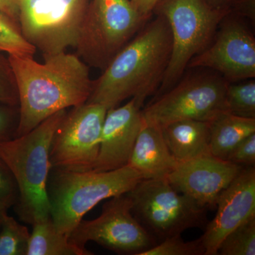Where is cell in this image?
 <instances>
[{"label": "cell", "mask_w": 255, "mask_h": 255, "mask_svg": "<svg viewBox=\"0 0 255 255\" xmlns=\"http://www.w3.org/2000/svg\"><path fill=\"white\" fill-rule=\"evenodd\" d=\"M18 91L19 120L16 137L31 131L48 117L86 103L93 81L88 65L65 52L44 57L8 55Z\"/></svg>", "instance_id": "obj_1"}, {"label": "cell", "mask_w": 255, "mask_h": 255, "mask_svg": "<svg viewBox=\"0 0 255 255\" xmlns=\"http://www.w3.org/2000/svg\"><path fill=\"white\" fill-rule=\"evenodd\" d=\"M127 194L132 214L157 243L206 223V209L176 191L167 179H142Z\"/></svg>", "instance_id": "obj_7"}, {"label": "cell", "mask_w": 255, "mask_h": 255, "mask_svg": "<svg viewBox=\"0 0 255 255\" xmlns=\"http://www.w3.org/2000/svg\"><path fill=\"white\" fill-rule=\"evenodd\" d=\"M227 112L247 119H255V82H229L226 93Z\"/></svg>", "instance_id": "obj_21"}, {"label": "cell", "mask_w": 255, "mask_h": 255, "mask_svg": "<svg viewBox=\"0 0 255 255\" xmlns=\"http://www.w3.org/2000/svg\"><path fill=\"white\" fill-rule=\"evenodd\" d=\"M227 80L217 73L191 75L157 96L142 110L146 124L161 128L177 121L210 122L223 112Z\"/></svg>", "instance_id": "obj_8"}, {"label": "cell", "mask_w": 255, "mask_h": 255, "mask_svg": "<svg viewBox=\"0 0 255 255\" xmlns=\"http://www.w3.org/2000/svg\"><path fill=\"white\" fill-rule=\"evenodd\" d=\"M243 167L210 154L178 163L166 179L178 192L207 210L216 207L220 194Z\"/></svg>", "instance_id": "obj_13"}, {"label": "cell", "mask_w": 255, "mask_h": 255, "mask_svg": "<svg viewBox=\"0 0 255 255\" xmlns=\"http://www.w3.org/2000/svg\"><path fill=\"white\" fill-rule=\"evenodd\" d=\"M67 112L60 111L27 133L0 143V159L9 167L18 187L16 212L31 225L50 218L47 185L52 169L50 147Z\"/></svg>", "instance_id": "obj_3"}, {"label": "cell", "mask_w": 255, "mask_h": 255, "mask_svg": "<svg viewBox=\"0 0 255 255\" xmlns=\"http://www.w3.org/2000/svg\"><path fill=\"white\" fill-rule=\"evenodd\" d=\"M221 255H255V217L231 231L220 245Z\"/></svg>", "instance_id": "obj_23"}, {"label": "cell", "mask_w": 255, "mask_h": 255, "mask_svg": "<svg viewBox=\"0 0 255 255\" xmlns=\"http://www.w3.org/2000/svg\"><path fill=\"white\" fill-rule=\"evenodd\" d=\"M30 233L7 211L0 215V255H26Z\"/></svg>", "instance_id": "obj_20"}, {"label": "cell", "mask_w": 255, "mask_h": 255, "mask_svg": "<svg viewBox=\"0 0 255 255\" xmlns=\"http://www.w3.org/2000/svg\"><path fill=\"white\" fill-rule=\"evenodd\" d=\"M157 6L172 37V53L159 95L174 86L191 60L209 46L231 9H215L206 0H162Z\"/></svg>", "instance_id": "obj_5"}, {"label": "cell", "mask_w": 255, "mask_h": 255, "mask_svg": "<svg viewBox=\"0 0 255 255\" xmlns=\"http://www.w3.org/2000/svg\"><path fill=\"white\" fill-rule=\"evenodd\" d=\"M172 48L169 23L159 14L140 28L93 81L87 103L109 110L132 97L143 106L145 99L160 87Z\"/></svg>", "instance_id": "obj_2"}, {"label": "cell", "mask_w": 255, "mask_h": 255, "mask_svg": "<svg viewBox=\"0 0 255 255\" xmlns=\"http://www.w3.org/2000/svg\"><path fill=\"white\" fill-rule=\"evenodd\" d=\"M8 208L6 207V206L5 205L4 203L2 201H0V215L3 214L4 212H6L7 211Z\"/></svg>", "instance_id": "obj_32"}, {"label": "cell", "mask_w": 255, "mask_h": 255, "mask_svg": "<svg viewBox=\"0 0 255 255\" xmlns=\"http://www.w3.org/2000/svg\"><path fill=\"white\" fill-rule=\"evenodd\" d=\"M18 120V107L0 104V143L16 136Z\"/></svg>", "instance_id": "obj_27"}, {"label": "cell", "mask_w": 255, "mask_h": 255, "mask_svg": "<svg viewBox=\"0 0 255 255\" xmlns=\"http://www.w3.org/2000/svg\"><path fill=\"white\" fill-rule=\"evenodd\" d=\"M217 213L201 236L205 255H216L220 245L231 231L255 217V166L244 167L220 194Z\"/></svg>", "instance_id": "obj_14"}, {"label": "cell", "mask_w": 255, "mask_h": 255, "mask_svg": "<svg viewBox=\"0 0 255 255\" xmlns=\"http://www.w3.org/2000/svg\"><path fill=\"white\" fill-rule=\"evenodd\" d=\"M131 209V199L127 193L114 196L104 204L98 218L82 219L70 233L69 241L82 248L92 241L119 254L139 255L157 243L135 219Z\"/></svg>", "instance_id": "obj_10"}, {"label": "cell", "mask_w": 255, "mask_h": 255, "mask_svg": "<svg viewBox=\"0 0 255 255\" xmlns=\"http://www.w3.org/2000/svg\"><path fill=\"white\" fill-rule=\"evenodd\" d=\"M18 196V187L13 174L0 159V201L9 209L16 204Z\"/></svg>", "instance_id": "obj_28"}, {"label": "cell", "mask_w": 255, "mask_h": 255, "mask_svg": "<svg viewBox=\"0 0 255 255\" xmlns=\"http://www.w3.org/2000/svg\"><path fill=\"white\" fill-rule=\"evenodd\" d=\"M162 0H130L134 9L143 19L150 17L151 13L156 9Z\"/></svg>", "instance_id": "obj_29"}, {"label": "cell", "mask_w": 255, "mask_h": 255, "mask_svg": "<svg viewBox=\"0 0 255 255\" xmlns=\"http://www.w3.org/2000/svg\"><path fill=\"white\" fill-rule=\"evenodd\" d=\"M0 53V104L18 107L16 78L8 56Z\"/></svg>", "instance_id": "obj_25"}, {"label": "cell", "mask_w": 255, "mask_h": 255, "mask_svg": "<svg viewBox=\"0 0 255 255\" xmlns=\"http://www.w3.org/2000/svg\"><path fill=\"white\" fill-rule=\"evenodd\" d=\"M236 0H206V2L215 9H231V5Z\"/></svg>", "instance_id": "obj_31"}, {"label": "cell", "mask_w": 255, "mask_h": 255, "mask_svg": "<svg viewBox=\"0 0 255 255\" xmlns=\"http://www.w3.org/2000/svg\"><path fill=\"white\" fill-rule=\"evenodd\" d=\"M54 169L47 185L50 217L57 231L68 238L99 203L127 194L142 179L129 165L107 172Z\"/></svg>", "instance_id": "obj_4"}, {"label": "cell", "mask_w": 255, "mask_h": 255, "mask_svg": "<svg viewBox=\"0 0 255 255\" xmlns=\"http://www.w3.org/2000/svg\"><path fill=\"white\" fill-rule=\"evenodd\" d=\"M26 255H91V252L73 244L57 231L51 219L33 223Z\"/></svg>", "instance_id": "obj_19"}, {"label": "cell", "mask_w": 255, "mask_h": 255, "mask_svg": "<svg viewBox=\"0 0 255 255\" xmlns=\"http://www.w3.org/2000/svg\"><path fill=\"white\" fill-rule=\"evenodd\" d=\"M139 255H205V248L200 238L185 242L181 235H176L165 238Z\"/></svg>", "instance_id": "obj_24"}, {"label": "cell", "mask_w": 255, "mask_h": 255, "mask_svg": "<svg viewBox=\"0 0 255 255\" xmlns=\"http://www.w3.org/2000/svg\"><path fill=\"white\" fill-rule=\"evenodd\" d=\"M36 51V48L25 39L19 25L0 11V53L33 57Z\"/></svg>", "instance_id": "obj_22"}, {"label": "cell", "mask_w": 255, "mask_h": 255, "mask_svg": "<svg viewBox=\"0 0 255 255\" xmlns=\"http://www.w3.org/2000/svg\"><path fill=\"white\" fill-rule=\"evenodd\" d=\"M210 152L225 159L245 137L255 132V119H247L223 112L209 122Z\"/></svg>", "instance_id": "obj_18"}, {"label": "cell", "mask_w": 255, "mask_h": 255, "mask_svg": "<svg viewBox=\"0 0 255 255\" xmlns=\"http://www.w3.org/2000/svg\"><path fill=\"white\" fill-rule=\"evenodd\" d=\"M178 162L169 152L160 127L144 124L137 135L128 165L142 179H166Z\"/></svg>", "instance_id": "obj_16"}, {"label": "cell", "mask_w": 255, "mask_h": 255, "mask_svg": "<svg viewBox=\"0 0 255 255\" xmlns=\"http://www.w3.org/2000/svg\"><path fill=\"white\" fill-rule=\"evenodd\" d=\"M0 11L19 25V0H0Z\"/></svg>", "instance_id": "obj_30"}, {"label": "cell", "mask_w": 255, "mask_h": 255, "mask_svg": "<svg viewBox=\"0 0 255 255\" xmlns=\"http://www.w3.org/2000/svg\"><path fill=\"white\" fill-rule=\"evenodd\" d=\"M89 0H19V26L43 57L76 48Z\"/></svg>", "instance_id": "obj_9"}, {"label": "cell", "mask_w": 255, "mask_h": 255, "mask_svg": "<svg viewBox=\"0 0 255 255\" xmlns=\"http://www.w3.org/2000/svg\"><path fill=\"white\" fill-rule=\"evenodd\" d=\"M107 111L104 106L86 102L67 112L50 147L52 168L76 172L94 169Z\"/></svg>", "instance_id": "obj_11"}, {"label": "cell", "mask_w": 255, "mask_h": 255, "mask_svg": "<svg viewBox=\"0 0 255 255\" xmlns=\"http://www.w3.org/2000/svg\"><path fill=\"white\" fill-rule=\"evenodd\" d=\"M129 0H92L84 17L77 55L104 70L145 24Z\"/></svg>", "instance_id": "obj_6"}, {"label": "cell", "mask_w": 255, "mask_h": 255, "mask_svg": "<svg viewBox=\"0 0 255 255\" xmlns=\"http://www.w3.org/2000/svg\"><path fill=\"white\" fill-rule=\"evenodd\" d=\"M229 14L220 23L209 46L194 56L187 68L211 69L228 82L254 78V35L240 18Z\"/></svg>", "instance_id": "obj_12"}, {"label": "cell", "mask_w": 255, "mask_h": 255, "mask_svg": "<svg viewBox=\"0 0 255 255\" xmlns=\"http://www.w3.org/2000/svg\"><path fill=\"white\" fill-rule=\"evenodd\" d=\"M162 130L169 152L178 163L211 154L209 122L177 121Z\"/></svg>", "instance_id": "obj_17"}, {"label": "cell", "mask_w": 255, "mask_h": 255, "mask_svg": "<svg viewBox=\"0 0 255 255\" xmlns=\"http://www.w3.org/2000/svg\"><path fill=\"white\" fill-rule=\"evenodd\" d=\"M226 160L243 167L255 166V132L242 140L228 154Z\"/></svg>", "instance_id": "obj_26"}, {"label": "cell", "mask_w": 255, "mask_h": 255, "mask_svg": "<svg viewBox=\"0 0 255 255\" xmlns=\"http://www.w3.org/2000/svg\"><path fill=\"white\" fill-rule=\"evenodd\" d=\"M136 99L107 111L101 134L100 151L92 170L107 172L128 165L137 135L145 122Z\"/></svg>", "instance_id": "obj_15"}]
</instances>
